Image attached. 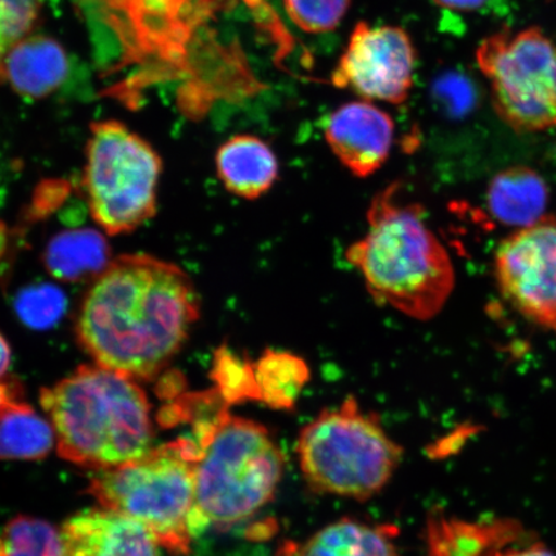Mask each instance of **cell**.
<instances>
[{
    "label": "cell",
    "instance_id": "1",
    "mask_svg": "<svg viewBox=\"0 0 556 556\" xmlns=\"http://www.w3.org/2000/svg\"><path fill=\"white\" fill-rule=\"evenodd\" d=\"M199 317L198 291L182 269L130 254L111 262L96 278L75 332L96 365L149 381L182 350Z\"/></svg>",
    "mask_w": 556,
    "mask_h": 556
},
{
    "label": "cell",
    "instance_id": "2",
    "mask_svg": "<svg viewBox=\"0 0 556 556\" xmlns=\"http://www.w3.org/2000/svg\"><path fill=\"white\" fill-rule=\"evenodd\" d=\"M400 189L393 184L374 197L367 232L348 248L346 260L375 302L427 321L454 290V264L429 228L422 206L400 199Z\"/></svg>",
    "mask_w": 556,
    "mask_h": 556
},
{
    "label": "cell",
    "instance_id": "3",
    "mask_svg": "<svg viewBox=\"0 0 556 556\" xmlns=\"http://www.w3.org/2000/svg\"><path fill=\"white\" fill-rule=\"evenodd\" d=\"M62 458L97 471L121 467L152 448L154 427L143 389L125 375L80 366L41 389Z\"/></svg>",
    "mask_w": 556,
    "mask_h": 556
},
{
    "label": "cell",
    "instance_id": "4",
    "mask_svg": "<svg viewBox=\"0 0 556 556\" xmlns=\"http://www.w3.org/2000/svg\"><path fill=\"white\" fill-rule=\"evenodd\" d=\"M200 448L197 514L207 527L228 531L252 518L275 497L285 458L262 424L235 416L228 407L193 422Z\"/></svg>",
    "mask_w": 556,
    "mask_h": 556
},
{
    "label": "cell",
    "instance_id": "5",
    "mask_svg": "<svg viewBox=\"0 0 556 556\" xmlns=\"http://www.w3.org/2000/svg\"><path fill=\"white\" fill-rule=\"evenodd\" d=\"M198 443L191 437L152 447L134 462L97 471L88 490L103 509L134 520L173 555L203 533L197 514Z\"/></svg>",
    "mask_w": 556,
    "mask_h": 556
},
{
    "label": "cell",
    "instance_id": "6",
    "mask_svg": "<svg viewBox=\"0 0 556 556\" xmlns=\"http://www.w3.org/2000/svg\"><path fill=\"white\" fill-rule=\"evenodd\" d=\"M296 455L313 491L363 502L391 481L403 450L387 434L379 417L350 395L302 429Z\"/></svg>",
    "mask_w": 556,
    "mask_h": 556
},
{
    "label": "cell",
    "instance_id": "7",
    "mask_svg": "<svg viewBox=\"0 0 556 556\" xmlns=\"http://www.w3.org/2000/svg\"><path fill=\"white\" fill-rule=\"evenodd\" d=\"M86 156L83 187L97 225L116 236L154 217L163 163L148 141L123 123L97 122Z\"/></svg>",
    "mask_w": 556,
    "mask_h": 556
},
{
    "label": "cell",
    "instance_id": "8",
    "mask_svg": "<svg viewBox=\"0 0 556 556\" xmlns=\"http://www.w3.org/2000/svg\"><path fill=\"white\" fill-rule=\"evenodd\" d=\"M477 64L510 128L530 134L556 127V45L539 27L491 35L478 47Z\"/></svg>",
    "mask_w": 556,
    "mask_h": 556
},
{
    "label": "cell",
    "instance_id": "9",
    "mask_svg": "<svg viewBox=\"0 0 556 556\" xmlns=\"http://www.w3.org/2000/svg\"><path fill=\"white\" fill-rule=\"evenodd\" d=\"M503 296L528 321L556 330V217L518 229L496 252Z\"/></svg>",
    "mask_w": 556,
    "mask_h": 556
},
{
    "label": "cell",
    "instance_id": "10",
    "mask_svg": "<svg viewBox=\"0 0 556 556\" xmlns=\"http://www.w3.org/2000/svg\"><path fill=\"white\" fill-rule=\"evenodd\" d=\"M416 51L397 26H354L350 43L332 73L333 86L368 101L401 104L414 86Z\"/></svg>",
    "mask_w": 556,
    "mask_h": 556
},
{
    "label": "cell",
    "instance_id": "11",
    "mask_svg": "<svg viewBox=\"0 0 556 556\" xmlns=\"http://www.w3.org/2000/svg\"><path fill=\"white\" fill-rule=\"evenodd\" d=\"M325 137L339 162L353 176L366 178L391 154L394 122L371 102H348L329 117Z\"/></svg>",
    "mask_w": 556,
    "mask_h": 556
},
{
    "label": "cell",
    "instance_id": "12",
    "mask_svg": "<svg viewBox=\"0 0 556 556\" xmlns=\"http://www.w3.org/2000/svg\"><path fill=\"white\" fill-rule=\"evenodd\" d=\"M61 556H160L148 531L106 509L76 514L61 527Z\"/></svg>",
    "mask_w": 556,
    "mask_h": 556
},
{
    "label": "cell",
    "instance_id": "13",
    "mask_svg": "<svg viewBox=\"0 0 556 556\" xmlns=\"http://www.w3.org/2000/svg\"><path fill=\"white\" fill-rule=\"evenodd\" d=\"M70 70L65 48L46 35H30L13 48L4 64V83L30 99L58 90Z\"/></svg>",
    "mask_w": 556,
    "mask_h": 556
},
{
    "label": "cell",
    "instance_id": "14",
    "mask_svg": "<svg viewBox=\"0 0 556 556\" xmlns=\"http://www.w3.org/2000/svg\"><path fill=\"white\" fill-rule=\"evenodd\" d=\"M217 174L228 192L256 200L273 189L278 178V160L269 144L252 135L229 138L215 156Z\"/></svg>",
    "mask_w": 556,
    "mask_h": 556
},
{
    "label": "cell",
    "instance_id": "15",
    "mask_svg": "<svg viewBox=\"0 0 556 556\" xmlns=\"http://www.w3.org/2000/svg\"><path fill=\"white\" fill-rule=\"evenodd\" d=\"M519 533L516 521L471 523L434 511L427 521L426 556H496Z\"/></svg>",
    "mask_w": 556,
    "mask_h": 556
},
{
    "label": "cell",
    "instance_id": "16",
    "mask_svg": "<svg viewBox=\"0 0 556 556\" xmlns=\"http://www.w3.org/2000/svg\"><path fill=\"white\" fill-rule=\"evenodd\" d=\"M393 526H370L344 518L296 544L283 542L276 556H397Z\"/></svg>",
    "mask_w": 556,
    "mask_h": 556
},
{
    "label": "cell",
    "instance_id": "17",
    "mask_svg": "<svg viewBox=\"0 0 556 556\" xmlns=\"http://www.w3.org/2000/svg\"><path fill=\"white\" fill-rule=\"evenodd\" d=\"M548 187L536 170L511 166L496 174L486 191L493 218L509 227L526 228L545 217Z\"/></svg>",
    "mask_w": 556,
    "mask_h": 556
},
{
    "label": "cell",
    "instance_id": "18",
    "mask_svg": "<svg viewBox=\"0 0 556 556\" xmlns=\"http://www.w3.org/2000/svg\"><path fill=\"white\" fill-rule=\"evenodd\" d=\"M111 262L106 238L92 228L60 232L47 243L43 252L48 273L65 282L94 281Z\"/></svg>",
    "mask_w": 556,
    "mask_h": 556
},
{
    "label": "cell",
    "instance_id": "19",
    "mask_svg": "<svg viewBox=\"0 0 556 556\" xmlns=\"http://www.w3.org/2000/svg\"><path fill=\"white\" fill-rule=\"evenodd\" d=\"M55 443L52 424L27 403H10L0 414V460H40Z\"/></svg>",
    "mask_w": 556,
    "mask_h": 556
},
{
    "label": "cell",
    "instance_id": "20",
    "mask_svg": "<svg viewBox=\"0 0 556 556\" xmlns=\"http://www.w3.org/2000/svg\"><path fill=\"white\" fill-rule=\"evenodd\" d=\"M254 366L261 402L280 412L293 409L304 387L308 384V364L294 353L268 348Z\"/></svg>",
    "mask_w": 556,
    "mask_h": 556
},
{
    "label": "cell",
    "instance_id": "21",
    "mask_svg": "<svg viewBox=\"0 0 556 556\" xmlns=\"http://www.w3.org/2000/svg\"><path fill=\"white\" fill-rule=\"evenodd\" d=\"M211 378L227 406L261 402L254 363L227 344L214 353Z\"/></svg>",
    "mask_w": 556,
    "mask_h": 556
},
{
    "label": "cell",
    "instance_id": "22",
    "mask_svg": "<svg viewBox=\"0 0 556 556\" xmlns=\"http://www.w3.org/2000/svg\"><path fill=\"white\" fill-rule=\"evenodd\" d=\"M62 534L43 519L20 516L0 534V556H61Z\"/></svg>",
    "mask_w": 556,
    "mask_h": 556
},
{
    "label": "cell",
    "instance_id": "23",
    "mask_svg": "<svg viewBox=\"0 0 556 556\" xmlns=\"http://www.w3.org/2000/svg\"><path fill=\"white\" fill-rule=\"evenodd\" d=\"M67 299L64 291L50 283L33 285L21 290L16 301V313L27 328L48 330L64 317Z\"/></svg>",
    "mask_w": 556,
    "mask_h": 556
},
{
    "label": "cell",
    "instance_id": "24",
    "mask_svg": "<svg viewBox=\"0 0 556 556\" xmlns=\"http://www.w3.org/2000/svg\"><path fill=\"white\" fill-rule=\"evenodd\" d=\"M43 0H0V85L4 64L20 41L33 35L39 23Z\"/></svg>",
    "mask_w": 556,
    "mask_h": 556
},
{
    "label": "cell",
    "instance_id": "25",
    "mask_svg": "<svg viewBox=\"0 0 556 556\" xmlns=\"http://www.w3.org/2000/svg\"><path fill=\"white\" fill-rule=\"evenodd\" d=\"M351 4L352 0H283L290 20L308 34L336 30Z\"/></svg>",
    "mask_w": 556,
    "mask_h": 556
},
{
    "label": "cell",
    "instance_id": "26",
    "mask_svg": "<svg viewBox=\"0 0 556 556\" xmlns=\"http://www.w3.org/2000/svg\"><path fill=\"white\" fill-rule=\"evenodd\" d=\"M433 103L442 114L451 119H463L472 114L478 104V90L468 75L460 72H446L433 81Z\"/></svg>",
    "mask_w": 556,
    "mask_h": 556
},
{
    "label": "cell",
    "instance_id": "27",
    "mask_svg": "<svg viewBox=\"0 0 556 556\" xmlns=\"http://www.w3.org/2000/svg\"><path fill=\"white\" fill-rule=\"evenodd\" d=\"M68 192L70 185L65 180H46L35 191L30 208L31 220L43 218L47 214L54 212L64 203Z\"/></svg>",
    "mask_w": 556,
    "mask_h": 556
},
{
    "label": "cell",
    "instance_id": "28",
    "mask_svg": "<svg viewBox=\"0 0 556 556\" xmlns=\"http://www.w3.org/2000/svg\"><path fill=\"white\" fill-rule=\"evenodd\" d=\"M496 556H556V554L545 545L533 544L523 547H505Z\"/></svg>",
    "mask_w": 556,
    "mask_h": 556
},
{
    "label": "cell",
    "instance_id": "29",
    "mask_svg": "<svg viewBox=\"0 0 556 556\" xmlns=\"http://www.w3.org/2000/svg\"><path fill=\"white\" fill-rule=\"evenodd\" d=\"M486 0H434V3L444 10L457 12H471L481 9Z\"/></svg>",
    "mask_w": 556,
    "mask_h": 556
},
{
    "label": "cell",
    "instance_id": "30",
    "mask_svg": "<svg viewBox=\"0 0 556 556\" xmlns=\"http://www.w3.org/2000/svg\"><path fill=\"white\" fill-rule=\"evenodd\" d=\"M21 387L18 381H0V414L10 405L18 401Z\"/></svg>",
    "mask_w": 556,
    "mask_h": 556
},
{
    "label": "cell",
    "instance_id": "31",
    "mask_svg": "<svg viewBox=\"0 0 556 556\" xmlns=\"http://www.w3.org/2000/svg\"><path fill=\"white\" fill-rule=\"evenodd\" d=\"M11 361V346L9 342H7V339L2 336V333H0V380H2L7 371H9Z\"/></svg>",
    "mask_w": 556,
    "mask_h": 556
},
{
    "label": "cell",
    "instance_id": "32",
    "mask_svg": "<svg viewBox=\"0 0 556 556\" xmlns=\"http://www.w3.org/2000/svg\"><path fill=\"white\" fill-rule=\"evenodd\" d=\"M10 245V231L9 228L3 224V222H0V260L3 258V256L7 253V249H9Z\"/></svg>",
    "mask_w": 556,
    "mask_h": 556
}]
</instances>
